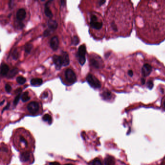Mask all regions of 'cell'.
Returning <instances> with one entry per match:
<instances>
[{
  "label": "cell",
  "instance_id": "obj_1",
  "mask_svg": "<svg viewBox=\"0 0 165 165\" xmlns=\"http://www.w3.org/2000/svg\"><path fill=\"white\" fill-rule=\"evenodd\" d=\"M86 81L94 89H99L101 87V84L99 81L91 74H88L87 76Z\"/></svg>",
  "mask_w": 165,
  "mask_h": 165
},
{
  "label": "cell",
  "instance_id": "obj_2",
  "mask_svg": "<svg viewBox=\"0 0 165 165\" xmlns=\"http://www.w3.org/2000/svg\"><path fill=\"white\" fill-rule=\"evenodd\" d=\"M86 53V47L84 45L80 46L77 53L78 60L81 65H83L86 62L85 55Z\"/></svg>",
  "mask_w": 165,
  "mask_h": 165
},
{
  "label": "cell",
  "instance_id": "obj_3",
  "mask_svg": "<svg viewBox=\"0 0 165 165\" xmlns=\"http://www.w3.org/2000/svg\"><path fill=\"white\" fill-rule=\"evenodd\" d=\"M65 77L67 82L70 84L75 82L77 77L75 72L71 69H67L65 71Z\"/></svg>",
  "mask_w": 165,
  "mask_h": 165
},
{
  "label": "cell",
  "instance_id": "obj_4",
  "mask_svg": "<svg viewBox=\"0 0 165 165\" xmlns=\"http://www.w3.org/2000/svg\"><path fill=\"white\" fill-rule=\"evenodd\" d=\"M90 25L92 28L94 29L100 30L103 26V23L101 21H98L96 16L95 15H92L91 18Z\"/></svg>",
  "mask_w": 165,
  "mask_h": 165
},
{
  "label": "cell",
  "instance_id": "obj_5",
  "mask_svg": "<svg viewBox=\"0 0 165 165\" xmlns=\"http://www.w3.org/2000/svg\"><path fill=\"white\" fill-rule=\"evenodd\" d=\"M27 108L28 111L30 113L32 114H36L39 111V106L37 102L33 101L28 104Z\"/></svg>",
  "mask_w": 165,
  "mask_h": 165
},
{
  "label": "cell",
  "instance_id": "obj_6",
  "mask_svg": "<svg viewBox=\"0 0 165 165\" xmlns=\"http://www.w3.org/2000/svg\"><path fill=\"white\" fill-rule=\"evenodd\" d=\"M53 62L55 65L56 68L57 70H59L61 69L62 66H63V61L61 56L54 55L52 57Z\"/></svg>",
  "mask_w": 165,
  "mask_h": 165
},
{
  "label": "cell",
  "instance_id": "obj_7",
  "mask_svg": "<svg viewBox=\"0 0 165 165\" xmlns=\"http://www.w3.org/2000/svg\"><path fill=\"white\" fill-rule=\"evenodd\" d=\"M152 70V66L148 64H145L141 68V73L143 77H147L150 75Z\"/></svg>",
  "mask_w": 165,
  "mask_h": 165
},
{
  "label": "cell",
  "instance_id": "obj_8",
  "mask_svg": "<svg viewBox=\"0 0 165 165\" xmlns=\"http://www.w3.org/2000/svg\"><path fill=\"white\" fill-rule=\"evenodd\" d=\"M59 45V40L58 37L57 36H54L52 37L50 41V46L51 48L54 50H56Z\"/></svg>",
  "mask_w": 165,
  "mask_h": 165
},
{
  "label": "cell",
  "instance_id": "obj_9",
  "mask_svg": "<svg viewBox=\"0 0 165 165\" xmlns=\"http://www.w3.org/2000/svg\"><path fill=\"white\" fill-rule=\"evenodd\" d=\"M101 60L100 58L96 59V58L92 57L90 59V64L92 66L95 68L99 69L102 66V63H100Z\"/></svg>",
  "mask_w": 165,
  "mask_h": 165
},
{
  "label": "cell",
  "instance_id": "obj_10",
  "mask_svg": "<svg viewBox=\"0 0 165 165\" xmlns=\"http://www.w3.org/2000/svg\"><path fill=\"white\" fill-rule=\"evenodd\" d=\"M61 56L62 59L63 66H66L69 65L70 63V60H69V55L67 52H65V51H62Z\"/></svg>",
  "mask_w": 165,
  "mask_h": 165
},
{
  "label": "cell",
  "instance_id": "obj_11",
  "mask_svg": "<svg viewBox=\"0 0 165 165\" xmlns=\"http://www.w3.org/2000/svg\"><path fill=\"white\" fill-rule=\"evenodd\" d=\"M26 15V13L25 10L23 8H21L17 11L16 14V18L18 20L22 21L25 19Z\"/></svg>",
  "mask_w": 165,
  "mask_h": 165
},
{
  "label": "cell",
  "instance_id": "obj_12",
  "mask_svg": "<svg viewBox=\"0 0 165 165\" xmlns=\"http://www.w3.org/2000/svg\"><path fill=\"white\" fill-rule=\"evenodd\" d=\"M47 26L48 27V29L51 32H53L57 28L58 23L56 21L50 19L47 22Z\"/></svg>",
  "mask_w": 165,
  "mask_h": 165
},
{
  "label": "cell",
  "instance_id": "obj_13",
  "mask_svg": "<svg viewBox=\"0 0 165 165\" xmlns=\"http://www.w3.org/2000/svg\"><path fill=\"white\" fill-rule=\"evenodd\" d=\"M31 154L29 152H24L20 155V159L21 162H26L28 161L30 159Z\"/></svg>",
  "mask_w": 165,
  "mask_h": 165
},
{
  "label": "cell",
  "instance_id": "obj_14",
  "mask_svg": "<svg viewBox=\"0 0 165 165\" xmlns=\"http://www.w3.org/2000/svg\"><path fill=\"white\" fill-rule=\"evenodd\" d=\"M9 70V66L5 64H1L0 73L2 76H7Z\"/></svg>",
  "mask_w": 165,
  "mask_h": 165
},
{
  "label": "cell",
  "instance_id": "obj_15",
  "mask_svg": "<svg viewBox=\"0 0 165 165\" xmlns=\"http://www.w3.org/2000/svg\"><path fill=\"white\" fill-rule=\"evenodd\" d=\"M50 1H47L46 4H45V15H46V16H47V17H48L49 18H51L52 16H53V15H52V12L51 11V10L49 9L48 6V4L49 2H50Z\"/></svg>",
  "mask_w": 165,
  "mask_h": 165
},
{
  "label": "cell",
  "instance_id": "obj_16",
  "mask_svg": "<svg viewBox=\"0 0 165 165\" xmlns=\"http://www.w3.org/2000/svg\"><path fill=\"white\" fill-rule=\"evenodd\" d=\"M101 96L104 100H110L111 98L112 94L110 91L106 90L102 92Z\"/></svg>",
  "mask_w": 165,
  "mask_h": 165
},
{
  "label": "cell",
  "instance_id": "obj_17",
  "mask_svg": "<svg viewBox=\"0 0 165 165\" xmlns=\"http://www.w3.org/2000/svg\"><path fill=\"white\" fill-rule=\"evenodd\" d=\"M115 160L114 158L111 156H107L105 159V165H114Z\"/></svg>",
  "mask_w": 165,
  "mask_h": 165
},
{
  "label": "cell",
  "instance_id": "obj_18",
  "mask_svg": "<svg viewBox=\"0 0 165 165\" xmlns=\"http://www.w3.org/2000/svg\"><path fill=\"white\" fill-rule=\"evenodd\" d=\"M30 83L33 86H38L41 85L42 83H43V81L41 79L39 78H35V79H33L31 80Z\"/></svg>",
  "mask_w": 165,
  "mask_h": 165
},
{
  "label": "cell",
  "instance_id": "obj_19",
  "mask_svg": "<svg viewBox=\"0 0 165 165\" xmlns=\"http://www.w3.org/2000/svg\"><path fill=\"white\" fill-rule=\"evenodd\" d=\"M18 69L17 68H14L9 71V72L7 75V77L8 78H13L14 76H15L18 74Z\"/></svg>",
  "mask_w": 165,
  "mask_h": 165
},
{
  "label": "cell",
  "instance_id": "obj_20",
  "mask_svg": "<svg viewBox=\"0 0 165 165\" xmlns=\"http://www.w3.org/2000/svg\"><path fill=\"white\" fill-rule=\"evenodd\" d=\"M21 100L23 102H26L30 99V97L29 95L28 92H25L21 96Z\"/></svg>",
  "mask_w": 165,
  "mask_h": 165
},
{
  "label": "cell",
  "instance_id": "obj_21",
  "mask_svg": "<svg viewBox=\"0 0 165 165\" xmlns=\"http://www.w3.org/2000/svg\"><path fill=\"white\" fill-rule=\"evenodd\" d=\"M43 120L44 121L47 122L49 124L52 123V118L48 114H45L43 117Z\"/></svg>",
  "mask_w": 165,
  "mask_h": 165
},
{
  "label": "cell",
  "instance_id": "obj_22",
  "mask_svg": "<svg viewBox=\"0 0 165 165\" xmlns=\"http://www.w3.org/2000/svg\"><path fill=\"white\" fill-rule=\"evenodd\" d=\"M80 43V39L78 37L75 36L71 39V44L74 46L78 45Z\"/></svg>",
  "mask_w": 165,
  "mask_h": 165
},
{
  "label": "cell",
  "instance_id": "obj_23",
  "mask_svg": "<svg viewBox=\"0 0 165 165\" xmlns=\"http://www.w3.org/2000/svg\"><path fill=\"white\" fill-rule=\"evenodd\" d=\"M16 81H17V82L18 83V84L22 85V84H24L26 82V80L25 78H24L22 76H19V77L17 78Z\"/></svg>",
  "mask_w": 165,
  "mask_h": 165
},
{
  "label": "cell",
  "instance_id": "obj_24",
  "mask_svg": "<svg viewBox=\"0 0 165 165\" xmlns=\"http://www.w3.org/2000/svg\"><path fill=\"white\" fill-rule=\"evenodd\" d=\"M19 141L20 143H21L22 145H23L25 146H27L28 145V142L26 139L25 138L22 136H20Z\"/></svg>",
  "mask_w": 165,
  "mask_h": 165
},
{
  "label": "cell",
  "instance_id": "obj_25",
  "mask_svg": "<svg viewBox=\"0 0 165 165\" xmlns=\"http://www.w3.org/2000/svg\"><path fill=\"white\" fill-rule=\"evenodd\" d=\"M32 48H33V45L31 44H28L25 46V51L26 53L29 54L31 52Z\"/></svg>",
  "mask_w": 165,
  "mask_h": 165
},
{
  "label": "cell",
  "instance_id": "obj_26",
  "mask_svg": "<svg viewBox=\"0 0 165 165\" xmlns=\"http://www.w3.org/2000/svg\"><path fill=\"white\" fill-rule=\"evenodd\" d=\"M92 165H102V163L100 159L96 158L92 161Z\"/></svg>",
  "mask_w": 165,
  "mask_h": 165
},
{
  "label": "cell",
  "instance_id": "obj_27",
  "mask_svg": "<svg viewBox=\"0 0 165 165\" xmlns=\"http://www.w3.org/2000/svg\"><path fill=\"white\" fill-rule=\"evenodd\" d=\"M21 97V94L20 93H19L18 95L16 96V97H15V99H14V104L15 106H16L18 103L19 102V99Z\"/></svg>",
  "mask_w": 165,
  "mask_h": 165
},
{
  "label": "cell",
  "instance_id": "obj_28",
  "mask_svg": "<svg viewBox=\"0 0 165 165\" xmlns=\"http://www.w3.org/2000/svg\"><path fill=\"white\" fill-rule=\"evenodd\" d=\"M18 57H19V54H18V51L17 50H15L12 53V57H13V59L17 60V59H18Z\"/></svg>",
  "mask_w": 165,
  "mask_h": 165
},
{
  "label": "cell",
  "instance_id": "obj_29",
  "mask_svg": "<svg viewBox=\"0 0 165 165\" xmlns=\"http://www.w3.org/2000/svg\"><path fill=\"white\" fill-rule=\"evenodd\" d=\"M5 90L6 91V92H10L12 90V88L11 87V86L8 84H6L5 86Z\"/></svg>",
  "mask_w": 165,
  "mask_h": 165
},
{
  "label": "cell",
  "instance_id": "obj_30",
  "mask_svg": "<svg viewBox=\"0 0 165 165\" xmlns=\"http://www.w3.org/2000/svg\"><path fill=\"white\" fill-rule=\"evenodd\" d=\"M51 31H49L48 29H47L46 30H45L43 33V35L44 37H48L49 36L50 34H51Z\"/></svg>",
  "mask_w": 165,
  "mask_h": 165
},
{
  "label": "cell",
  "instance_id": "obj_31",
  "mask_svg": "<svg viewBox=\"0 0 165 165\" xmlns=\"http://www.w3.org/2000/svg\"><path fill=\"white\" fill-rule=\"evenodd\" d=\"M147 87L148 88H149L150 89H152L153 87V86H154V84H153V82L152 81H149L148 82H147Z\"/></svg>",
  "mask_w": 165,
  "mask_h": 165
},
{
  "label": "cell",
  "instance_id": "obj_32",
  "mask_svg": "<svg viewBox=\"0 0 165 165\" xmlns=\"http://www.w3.org/2000/svg\"><path fill=\"white\" fill-rule=\"evenodd\" d=\"M127 75L130 77V78H132L134 76V72L133 70H129L127 71Z\"/></svg>",
  "mask_w": 165,
  "mask_h": 165
},
{
  "label": "cell",
  "instance_id": "obj_33",
  "mask_svg": "<svg viewBox=\"0 0 165 165\" xmlns=\"http://www.w3.org/2000/svg\"><path fill=\"white\" fill-rule=\"evenodd\" d=\"M48 96V93L47 92H45L43 93V95H42V98H45L47 97Z\"/></svg>",
  "mask_w": 165,
  "mask_h": 165
},
{
  "label": "cell",
  "instance_id": "obj_34",
  "mask_svg": "<svg viewBox=\"0 0 165 165\" xmlns=\"http://www.w3.org/2000/svg\"><path fill=\"white\" fill-rule=\"evenodd\" d=\"M49 165H61L59 163L54 162H51L49 163Z\"/></svg>",
  "mask_w": 165,
  "mask_h": 165
},
{
  "label": "cell",
  "instance_id": "obj_35",
  "mask_svg": "<svg viewBox=\"0 0 165 165\" xmlns=\"http://www.w3.org/2000/svg\"><path fill=\"white\" fill-rule=\"evenodd\" d=\"M9 106H10V103H8V104H7V105L6 106V107L3 109V110H2V112L4 111V110H6V109H8V108H9Z\"/></svg>",
  "mask_w": 165,
  "mask_h": 165
},
{
  "label": "cell",
  "instance_id": "obj_36",
  "mask_svg": "<svg viewBox=\"0 0 165 165\" xmlns=\"http://www.w3.org/2000/svg\"><path fill=\"white\" fill-rule=\"evenodd\" d=\"M105 2H106V1H105V0H101V1H99V5L101 6V5H103L104 3H105Z\"/></svg>",
  "mask_w": 165,
  "mask_h": 165
},
{
  "label": "cell",
  "instance_id": "obj_37",
  "mask_svg": "<svg viewBox=\"0 0 165 165\" xmlns=\"http://www.w3.org/2000/svg\"><path fill=\"white\" fill-rule=\"evenodd\" d=\"M145 79H143V78L141 79V83H142V84L143 85V84H145Z\"/></svg>",
  "mask_w": 165,
  "mask_h": 165
},
{
  "label": "cell",
  "instance_id": "obj_38",
  "mask_svg": "<svg viewBox=\"0 0 165 165\" xmlns=\"http://www.w3.org/2000/svg\"><path fill=\"white\" fill-rule=\"evenodd\" d=\"M163 105H164V107L165 108V99L164 100V103H163Z\"/></svg>",
  "mask_w": 165,
  "mask_h": 165
},
{
  "label": "cell",
  "instance_id": "obj_39",
  "mask_svg": "<svg viewBox=\"0 0 165 165\" xmlns=\"http://www.w3.org/2000/svg\"><path fill=\"white\" fill-rule=\"evenodd\" d=\"M73 165V164H65V165Z\"/></svg>",
  "mask_w": 165,
  "mask_h": 165
},
{
  "label": "cell",
  "instance_id": "obj_40",
  "mask_svg": "<svg viewBox=\"0 0 165 165\" xmlns=\"http://www.w3.org/2000/svg\"><path fill=\"white\" fill-rule=\"evenodd\" d=\"M4 102V100H3V101H2V102L1 103V105L2 104V103H3Z\"/></svg>",
  "mask_w": 165,
  "mask_h": 165
}]
</instances>
